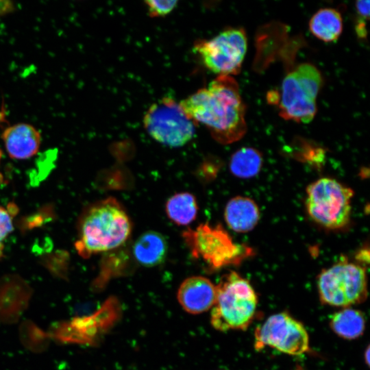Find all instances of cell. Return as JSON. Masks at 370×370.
I'll return each instance as SVG.
<instances>
[{
    "mask_svg": "<svg viewBox=\"0 0 370 370\" xmlns=\"http://www.w3.org/2000/svg\"><path fill=\"white\" fill-rule=\"evenodd\" d=\"M356 10L357 14L356 33L359 38H366L367 34L366 24L369 16V1H357Z\"/></svg>",
    "mask_w": 370,
    "mask_h": 370,
    "instance_id": "obj_20",
    "label": "cell"
},
{
    "mask_svg": "<svg viewBox=\"0 0 370 370\" xmlns=\"http://www.w3.org/2000/svg\"><path fill=\"white\" fill-rule=\"evenodd\" d=\"M309 29L316 38L324 42L334 41L343 30L341 14L332 8H321L310 19Z\"/></svg>",
    "mask_w": 370,
    "mask_h": 370,
    "instance_id": "obj_16",
    "label": "cell"
},
{
    "mask_svg": "<svg viewBox=\"0 0 370 370\" xmlns=\"http://www.w3.org/2000/svg\"><path fill=\"white\" fill-rule=\"evenodd\" d=\"M147 133L157 142L171 147H179L194 136L197 125L184 112L180 103L164 97L153 103L143 117Z\"/></svg>",
    "mask_w": 370,
    "mask_h": 370,
    "instance_id": "obj_9",
    "label": "cell"
},
{
    "mask_svg": "<svg viewBox=\"0 0 370 370\" xmlns=\"http://www.w3.org/2000/svg\"><path fill=\"white\" fill-rule=\"evenodd\" d=\"M323 79L312 64L303 62L284 77L278 95L280 115L297 123L310 122L317 112V97Z\"/></svg>",
    "mask_w": 370,
    "mask_h": 370,
    "instance_id": "obj_4",
    "label": "cell"
},
{
    "mask_svg": "<svg viewBox=\"0 0 370 370\" xmlns=\"http://www.w3.org/2000/svg\"><path fill=\"white\" fill-rule=\"evenodd\" d=\"M13 230L12 218L8 210L0 206V258L3 257V241Z\"/></svg>",
    "mask_w": 370,
    "mask_h": 370,
    "instance_id": "obj_22",
    "label": "cell"
},
{
    "mask_svg": "<svg viewBox=\"0 0 370 370\" xmlns=\"http://www.w3.org/2000/svg\"><path fill=\"white\" fill-rule=\"evenodd\" d=\"M167 251L168 245L164 236L153 230L142 234L132 248L135 260L146 267L161 264L165 260Z\"/></svg>",
    "mask_w": 370,
    "mask_h": 370,
    "instance_id": "obj_15",
    "label": "cell"
},
{
    "mask_svg": "<svg viewBox=\"0 0 370 370\" xmlns=\"http://www.w3.org/2000/svg\"><path fill=\"white\" fill-rule=\"evenodd\" d=\"M1 156H2V151L0 149V160L1 159ZM3 182V177L2 174L0 173V184H1Z\"/></svg>",
    "mask_w": 370,
    "mask_h": 370,
    "instance_id": "obj_25",
    "label": "cell"
},
{
    "mask_svg": "<svg viewBox=\"0 0 370 370\" xmlns=\"http://www.w3.org/2000/svg\"><path fill=\"white\" fill-rule=\"evenodd\" d=\"M247 49V37L242 27H227L208 40H197L193 50L204 65L218 75H237Z\"/></svg>",
    "mask_w": 370,
    "mask_h": 370,
    "instance_id": "obj_8",
    "label": "cell"
},
{
    "mask_svg": "<svg viewBox=\"0 0 370 370\" xmlns=\"http://www.w3.org/2000/svg\"><path fill=\"white\" fill-rule=\"evenodd\" d=\"M149 14L151 17L164 16L176 6L177 1H145Z\"/></svg>",
    "mask_w": 370,
    "mask_h": 370,
    "instance_id": "obj_21",
    "label": "cell"
},
{
    "mask_svg": "<svg viewBox=\"0 0 370 370\" xmlns=\"http://www.w3.org/2000/svg\"><path fill=\"white\" fill-rule=\"evenodd\" d=\"M182 237L192 256L204 260L211 269L238 265L253 252L249 247L235 243L221 225L201 223L184 231Z\"/></svg>",
    "mask_w": 370,
    "mask_h": 370,
    "instance_id": "obj_6",
    "label": "cell"
},
{
    "mask_svg": "<svg viewBox=\"0 0 370 370\" xmlns=\"http://www.w3.org/2000/svg\"><path fill=\"white\" fill-rule=\"evenodd\" d=\"M30 288L21 279L8 276L0 280V323L16 322L27 308Z\"/></svg>",
    "mask_w": 370,
    "mask_h": 370,
    "instance_id": "obj_12",
    "label": "cell"
},
{
    "mask_svg": "<svg viewBox=\"0 0 370 370\" xmlns=\"http://www.w3.org/2000/svg\"><path fill=\"white\" fill-rule=\"evenodd\" d=\"M369 352H370L369 346H367L365 352V362L367 363L368 366L369 365Z\"/></svg>",
    "mask_w": 370,
    "mask_h": 370,
    "instance_id": "obj_24",
    "label": "cell"
},
{
    "mask_svg": "<svg viewBox=\"0 0 370 370\" xmlns=\"http://www.w3.org/2000/svg\"><path fill=\"white\" fill-rule=\"evenodd\" d=\"M255 349L269 347L282 353L297 356L309 349L308 334L304 325L285 312L269 317L254 333Z\"/></svg>",
    "mask_w": 370,
    "mask_h": 370,
    "instance_id": "obj_10",
    "label": "cell"
},
{
    "mask_svg": "<svg viewBox=\"0 0 370 370\" xmlns=\"http://www.w3.org/2000/svg\"><path fill=\"white\" fill-rule=\"evenodd\" d=\"M166 214L178 225H187L197 217L198 205L195 197L188 192L178 193L168 199L165 204Z\"/></svg>",
    "mask_w": 370,
    "mask_h": 370,
    "instance_id": "obj_18",
    "label": "cell"
},
{
    "mask_svg": "<svg viewBox=\"0 0 370 370\" xmlns=\"http://www.w3.org/2000/svg\"><path fill=\"white\" fill-rule=\"evenodd\" d=\"M305 206L310 218L328 230L345 227L350 221L354 190L338 181L322 177L306 190Z\"/></svg>",
    "mask_w": 370,
    "mask_h": 370,
    "instance_id": "obj_5",
    "label": "cell"
},
{
    "mask_svg": "<svg viewBox=\"0 0 370 370\" xmlns=\"http://www.w3.org/2000/svg\"><path fill=\"white\" fill-rule=\"evenodd\" d=\"M217 295L216 285L208 278L194 275L185 279L180 285L177 298L188 313L201 314L211 309Z\"/></svg>",
    "mask_w": 370,
    "mask_h": 370,
    "instance_id": "obj_11",
    "label": "cell"
},
{
    "mask_svg": "<svg viewBox=\"0 0 370 370\" xmlns=\"http://www.w3.org/2000/svg\"><path fill=\"white\" fill-rule=\"evenodd\" d=\"M365 325L364 313L350 307L336 312L330 319L332 330L338 336L347 340H354L362 336Z\"/></svg>",
    "mask_w": 370,
    "mask_h": 370,
    "instance_id": "obj_17",
    "label": "cell"
},
{
    "mask_svg": "<svg viewBox=\"0 0 370 370\" xmlns=\"http://www.w3.org/2000/svg\"><path fill=\"white\" fill-rule=\"evenodd\" d=\"M322 304L348 308L365 301L367 297V276L359 263L342 260L323 269L317 280Z\"/></svg>",
    "mask_w": 370,
    "mask_h": 370,
    "instance_id": "obj_7",
    "label": "cell"
},
{
    "mask_svg": "<svg viewBox=\"0 0 370 370\" xmlns=\"http://www.w3.org/2000/svg\"><path fill=\"white\" fill-rule=\"evenodd\" d=\"M210 323L217 330H246L254 319L258 296L250 282L236 271L224 275L217 285Z\"/></svg>",
    "mask_w": 370,
    "mask_h": 370,
    "instance_id": "obj_3",
    "label": "cell"
},
{
    "mask_svg": "<svg viewBox=\"0 0 370 370\" xmlns=\"http://www.w3.org/2000/svg\"><path fill=\"white\" fill-rule=\"evenodd\" d=\"M132 230V221L122 204L114 197L106 198L91 205L82 215L75 248L84 258L111 251L128 240Z\"/></svg>",
    "mask_w": 370,
    "mask_h": 370,
    "instance_id": "obj_2",
    "label": "cell"
},
{
    "mask_svg": "<svg viewBox=\"0 0 370 370\" xmlns=\"http://www.w3.org/2000/svg\"><path fill=\"white\" fill-rule=\"evenodd\" d=\"M224 219L231 230L245 233L257 225L260 219V212L258 205L252 199L236 196L227 203L224 210Z\"/></svg>",
    "mask_w": 370,
    "mask_h": 370,
    "instance_id": "obj_14",
    "label": "cell"
},
{
    "mask_svg": "<svg viewBox=\"0 0 370 370\" xmlns=\"http://www.w3.org/2000/svg\"><path fill=\"white\" fill-rule=\"evenodd\" d=\"M14 9V3L8 0H0V16L12 12Z\"/></svg>",
    "mask_w": 370,
    "mask_h": 370,
    "instance_id": "obj_23",
    "label": "cell"
},
{
    "mask_svg": "<svg viewBox=\"0 0 370 370\" xmlns=\"http://www.w3.org/2000/svg\"><path fill=\"white\" fill-rule=\"evenodd\" d=\"M180 105L191 120L205 125L221 144L234 143L246 133V106L232 76L218 75Z\"/></svg>",
    "mask_w": 370,
    "mask_h": 370,
    "instance_id": "obj_1",
    "label": "cell"
},
{
    "mask_svg": "<svg viewBox=\"0 0 370 370\" xmlns=\"http://www.w3.org/2000/svg\"><path fill=\"white\" fill-rule=\"evenodd\" d=\"M262 163V153L258 149L243 147L232 155L229 168L233 175L241 179H249L260 173Z\"/></svg>",
    "mask_w": 370,
    "mask_h": 370,
    "instance_id": "obj_19",
    "label": "cell"
},
{
    "mask_svg": "<svg viewBox=\"0 0 370 370\" xmlns=\"http://www.w3.org/2000/svg\"><path fill=\"white\" fill-rule=\"evenodd\" d=\"M10 158L25 160L36 154L41 144V134L32 125L18 123L6 127L1 135Z\"/></svg>",
    "mask_w": 370,
    "mask_h": 370,
    "instance_id": "obj_13",
    "label": "cell"
}]
</instances>
